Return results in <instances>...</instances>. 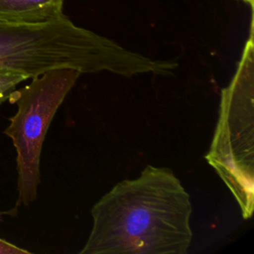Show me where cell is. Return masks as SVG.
Returning a JSON list of instances; mask_svg holds the SVG:
<instances>
[{
  "instance_id": "2",
  "label": "cell",
  "mask_w": 254,
  "mask_h": 254,
  "mask_svg": "<svg viewBox=\"0 0 254 254\" xmlns=\"http://www.w3.org/2000/svg\"><path fill=\"white\" fill-rule=\"evenodd\" d=\"M156 67L155 59L78 27L65 15L43 22L0 20V69L28 78L60 68L131 78Z\"/></svg>"
},
{
  "instance_id": "8",
  "label": "cell",
  "mask_w": 254,
  "mask_h": 254,
  "mask_svg": "<svg viewBox=\"0 0 254 254\" xmlns=\"http://www.w3.org/2000/svg\"><path fill=\"white\" fill-rule=\"evenodd\" d=\"M243 1L247 2L248 4H250V6H251V7H253V0H243Z\"/></svg>"
},
{
  "instance_id": "4",
  "label": "cell",
  "mask_w": 254,
  "mask_h": 254,
  "mask_svg": "<svg viewBox=\"0 0 254 254\" xmlns=\"http://www.w3.org/2000/svg\"><path fill=\"white\" fill-rule=\"evenodd\" d=\"M80 74L68 68L50 70L33 77L28 85L15 89L8 98L18 107L4 130L5 135L12 139L17 154L16 207L28 206L37 198L41 183V152L47 131Z\"/></svg>"
},
{
  "instance_id": "3",
  "label": "cell",
  "mask_w": 254,
  "mask_h": 254,
  "mask_svg": "<svg viewBox=\"0 0 254 254\" xmlns=\"http://www.w3.org/2000/svg\"><path fill=\"white\" fill-rule=\"evenodd\" d=\"M254 41L249 38L237 68L221 89L218 118L205 160L233 194L248 219L254 209Z\"/></svg>"
},
{
  "instance_id": "5",
  "label": "cell",
  "mask_w": 254,
  "mask_h": 254,
  "mask_svg": "<svg viewBox=\"0 0 254 254\" xmlns=\"http://www.w3.org/2000/svg\"><path fill=\"white\" fill-rule=\"evenodd\" d=\"M64 0H0V20L43 22L59 18Z\"/></svg>"
},
{
  "instance_id": "9",
  "label": "cell",
  "mask_w": 254,
  "mask_h": 254,
  "mask_svg": "<svg viewBox=\"0 0 254 254\" xmlns=\"http://www.w3.org/2000/svg\"><path fill=\"white\" fill-rule=\"evenodd\" d=\"M8 212H10V211H7V212H4V211H0V220L2 219V216L4 215V214H6V213H8Z\"/></svg>"
},
{
  "instance_id": "7",
  "label": "cell",
  "mask_w": 254,
  "mask_h": 254,
  "mask_svg": "<svg viewBox=\"0 0 254 254\" xmlns=\"http://www.w3.org/2000/svg\"><path fill=\"white\" fill-rule=\"evenodd\" d=\"M27 253H30V251L20 248L0 238V254H27Z\"/></svg>"
},
{
  "instance_id": "6",
  "label": "cell",
  "mask_w": 254,
  "mask_h": 254,
  "mask_svg": "<svg viewBox=\"0 0 254 254\" xmlns=\"http://www.w3.org/2000/svg\"><path fill=\"white\" fill-rule=\"evenodd\" d=\"M26 79L29 78L23 73L0 69V104L5 100H8L10 94L16 89L17 85Z\"/></svg>"
},
{
  "instance_id": "1",
  "label": "cell",
  "mask_w": 254,
  "mask_h": 254,
  "mask_svg": "<svg viewBox=\"0 0 254 254\" xmlns=\"http://www.w3.org/2000/svg\"><path fill=\"white\" fill-rule=\"evenodd\" d=\"M190 196L166 167L146 166L92 206L80 254H187L192 240Z\"/></svg>"
}]
</instances>
